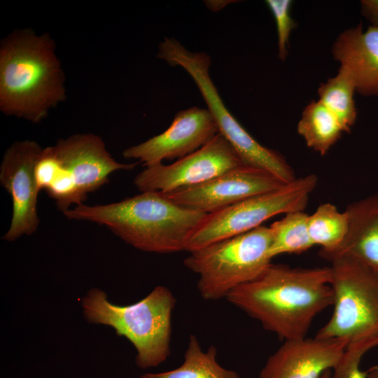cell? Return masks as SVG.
<instances>
[{
	"label": "cell",
	"mask_w": 378,
	"mask_h": 378,
	"mask_svg": "<svg viewBox=\"0 0 378 378\" xmlns=\"http://www.w3.org/2000/svg\"><path fill=\"white\" fill-rule=\"evenodd\" d=\"M330 282V267L296 268L271 263L225 298L280 339H302L314 318L333 304Z\"/></svg>",
	"instance_id": "1"
},
{
	"label": "cell",
	"mask_w": 378,
	"mask_h": 378,
	"mask_svg": "<svg viewBox=\"0 0 378 378\" xmlns=\"http://www.w3.org/2000/svg\"><path fill=\"white\" fill-rule=\"evenodd\" d=\"M64 74L48 33L16 30L0 47V108L7 115L41 122L66 99Z\"/></svg>",
	"instance_id": "2"
},
{
	"label": "cell",
	"mask_w": 378,
	"mask_h": 378,
	"mask_svg": "<svg viewBox=\"0 0 378 378\" xmlns=\"http://www.w3.org/2000/svg\"><path fill=\"white\" fill-rule=\"evenodd\" d=\"M63 214L71 220L104 225L134 248L157 253L186 251L190 235L207 214L177 204L160 191L108 204H83Z\"/></svg>",
	"instance_id": "3"
},
{
	"label": "cell",
	"mask_w": 378,
	"mask_h": 378,
	"mask_svg": "<svg viewBox=\"0 0 378 378\" xmlns=\"http://www.w3.org/2000/svg\"><path fill=\"white\" fill-rule=\"evenodd\" d=\"M137 164L117 162L100 136L77 134L42 149L35 178L39 191L45 190L64 213L71 204H83L90 192L109 182L111 174L132 170Z\"/></svg>",
	"instance_id": "4"
},
{
	"label": "cell",
	"mask_w": 378,
	"mask_h": 378,
	"mask_svg": "<svg viewBox=\"0 0 378 378\" xmlns=\"http://www.w3.org/2000/svg\"><path fill=\"white\" fill-rule=\"evenodd\" d=\"M176 300L166 286H157L143 299L129 305L111 302L104 290L92 288L80 299L83 316L90 324L112 328L136 350L141 369L160 365L171 354L172 316Z\"/></svg>",
	"instance_id": "5"
},
{
	"label": "cell",
	"mask_w": 378,
	"mask_h": 378,
	"mask_svg": "<svg viewBox=\"0 0 378 378\" xmlns=\"http://www.w3.org/2000/svg\"><path fill=\"white\" fill-rule=\"evenodd\" d=\"M270 227L251 231L192 251L184 265L198 276L197 287L206 300L225 298L237 287L260 275L272 263Z\"/></svg>",
	"instance_id": "6"
},
{
	"label": "cell",
	"mask_w": 378,
	"mask_h": 378,
	"mask_svg": "<svg viewBox=\"0 0 378 378\" xmlns=\"http://www.w3.org/2000/svg\"><path fill=\"white\" fill-rule=\"evenodd\" d=\"M329 261L333 312L315 337L378 346V272L348 254Z\"/></svg>",
	"instance_id": "7"
},
{
	"label": "cell",
	"mask_w": 378,
	"mask_h": 378,
	"mask_svg": "<svg viewBox=\"0 0 378 378\" xmlns=\"http://www.w3.org/2000/svg\"><path fill=\"white\" fill-rule=\"evenodd\" d=\"M317 181L314 174L296 178L276 190L207 214L190 235L186 251L251 231L274 216L304 211Z\"/></svg>",
	"instance_id": "8"
},
{
	"label": "cell",
	"mask_w": 378,
	"mask_h": 378,
	"mask_svg": "<svg viewBox=\"0 0 378 378\" xmlns=\"http://www.w3.org/2000/svg\"><path fill=\"white\" fill-rule=\"evenodd\" d=\"M210 65L209 58L198 57L186 64L185 71L199 89L219 133L244 165L268 172L284 183L294 181V172L286 159L277 151L258 142L229 111L210 77Z\"/></svg>",
	"instance_id": "9"
},
{
	"label": "cell",
	"mask_w": 378,
	"mask_h": 378,
	"mask_svg": "<svg viewBox=\"0 0 378 378\" xmlns=\"http://www.w3.org/2000/svg\"><path fill=\"white\" fill-rule=\"evenodd\" d=\"M241 165L230 144L218 133L197 150L171 164L146 167L135 176L134 183L141 192L168 193L201 184Z\"/></svg>",
	"instance_id": "10"
},
{
	"label": "cell",
	"mask_w": 378,
	"mask_h": 378,
	"mask_svg": "<svg viewBox=\"0 0 378 378\" xmlns=\"http://www.w3.org/2000/svg\"><path fill=\"white\" fill-rule=\"evenodd\" d=\"M42 149L36 141L24 140L13 143L4 154L0 183L10 194L13 205L10 225L3 237L7 241L31 235L38 227L37 202L40 191L35 166Z\"/></svg>",
	"instance_id": "11"
},
{
	"label": "cell",
	"mask_w": 378,
	"mask_h": 378,
	"mask_svg": "<svg viewBox=\"0 0 378 378\" xmlns=\"http://www.w3.org/2000/svg\"><path fill=\"white\" fill-rule=\"evenodd\" d=\"M285 184L268 172L241 165L201 184L164 194L177 204L211 214Z\"/></svg>",
	"instance_id": "12"
},
{
	"label": "cell",
	"mask_w": 378,
	"mask_h": 378,
	"mask_svg": "<svg viewBox=\"0 0 378 378\" xmlns=\"http://www.w3.org/2000/svg\"><path fill=\"white\" fill-rule=\"evenodd\" d=\"M218 133L209 110L193 106L178 111L161 134L125 149L122 156L150 167L164 160L182 158L204 146Z\"/></svg>",
	"instance_id": "13"
},
{
	"label": "cell",
	"mask_w": 378,
	"mask_h": 378,
	"mask_svg": "<svg viewBox=\"0 0 378 378\" xmlns=\"http://www.w3.org/2000/svg\"><path fill=\"white\" fill-rule=\"evenodd\" d=\"M347 345L342 339L316 337L284 341L267 358L259 378H320L337 365Z\"/></svg>",
	"instance_id": "14"
},
{
	"label": "cell",
	"mask_w": 378,
	"mask_h": 378,
	"mask_svg": "<svg viewBox=\"0 0 378 378\" xmlns=\"http://www.w3.org/2000/svg\"><path fill=\"white\" fill-rule=\"evenodd\" d=\"M333 58L352 76L356 92L378 96V28L361 24L342 31L332 47Z\"/></svg>",
	"instance_id": "15"
},
{
	"label": "cell",
	"mask_w": 378,
	"mask_h": 378,
	"mask_svg": "<svg viewBox=\"0 0 378 378\" xmlns=\"http://www.w3.org/2000/svg\"><path fill=\"white\" fill-rule=\"evenodd\" d=\"M348 233L340 246L320 256L330 260L348 254L378 272V194H373L347 206Z\"/></svg>",
	"instance_id": "16"
},
{
	"label": "cell",
	"mask_w": 378,
	"mask_h": 378,
	"mask_svg": "<svg viewBox=\"0 0 378 378\" xmlns=\"http://www.w3.org/2000/svg\"><path fill=\"white\" fill-rule=\"evenodd\" d=\"M297 131L306 145L321 155L345 132L340 120L318 100L312 101L304 107Z\"/></svg>",
	"instance_id": "17"
},
{
	"label": "cell",
	"mask_w": 378,
	"mask_h": 378,
	"mask_svg": "<svg viewBox=\"0 0 378 378\" xmlns=\"http://www.w3.org/2000/svg\"><path fill=\"white\" fill-rule=\"evenodd\" d=\"M217 349L210 346L206 351L195 335H190L183 363L163 372H146L141 378H239V374L222 367L217 360Z\"/></svg>",
	"instance_id": "18"
},
{
	"label": "cell",
	"mask_w": 378,
	"mask_h": 378,
	"mask_svg": "<svg viewBox=\"0 0 378 378\" xmlns=\"http://www.w3.org/2000/svg\"><path fill=\"white\" fill-rule=\"evenodd\" d=\"M356 92L352 76L340 66L337 74L321 84L318 88V101L336 115L345 132L351 131L356 120Z\"/></svg>",
	"instance_id": "19"
},
{
	"label": "cell",
	"mask_w": 378,
	"mask_h": 378,
	"mask_svg": "<svg viewBox=\"0 0 378 378\" xmlns=\"http://www.w3.org/2000/svg\"><path fill=\"white\" fill-rule=\"evenodd\" d=\"M349 227V216L340 212L331 203H324L308 216L307 227L314 244L321 246L319 254L337 249L345 239Z\"/></svg>",
	"instance_id": "20"
},
{
	"label": "cell",
	"mask_w": 378,
	"mask_h": 378,
	"mask_svg": "<svg viewBox=\"0 0 378 378\" xmlns=\"http://www.w3.org/2000/svg\"><path fill=\"white\" fill-rule=\"evenodd\" d=\"M308 216L304 211L290 212L271 224L272 258L284 253H301L314 246L308 232Z\"/></svg>",
	"instance_id": "21"
},
{
	"label": "cell",
	"mask_w": 378,
	"mask_h": 378,
	"mask_svg": "<svg viewBox=\"0 0 378 378\" xmlns=\"http://www.w3.org/2000/svg\"><path fill=\"white\" fill-rule=\"evenodd\" d=\"M276 22L279 58L284 60L288 55L289 37L297 24L290 14L292 1L267 0Z\"/></svg>",
	"instance_id": "22"
},
{
	"label": "cell",
	"mask_w": 378,
	"mask_h": 378,
	"mask_svg": "<svg viewBox=\"0 0 378 378\" xmlns=\"http://www.w3.org/2000/svg\"><path fill=\"white\" fill-rule=\"evenodd\" d=\"M377 345L363 342L348 345L342 358L332 368L330 378H366V371H361L360 363L363 355Z\"/></svg>",
	"instance_id": "23"
},
{
	"label": "cell",
	"mask_w": 378,
	"mask_h": 378,
	"mask_svg": "<svg viewBox=\"0 0 378 378\" xmlns=\"http://www.w3.org/2000/svg\"><path fill=\"white\" fill-rule=\"evenodd\" d=\"M360 4L361 13L370 26L378 28V0H362Z\"/></svg>",
	"instance_id": "24"
},
{
	"label": "cell",
	"mask_w": 378,
	"mask_h": 378,
	"mask_svg": "<svg viewBox=\"0 0 378 378\" xmlns=\"http://www.w3.org/2000/svg\"><path fill=\"white\" fill-rule=\"evenodd\" d=\"M366 378H378V365H374L366 371Z\"/></svg>",
	"instance_id": "25"
},
{
	"label": "cell",
	"mask_w": 378,
	"mask_h": 378,
	"mask_svg": "<svg viewBox=\"0 0 378 378\" xmlns=\"http://www.w3.org/2000/svg\"><path fill=\"white\" fill-rule=\"evenodd\" d=\"M332 370H326L320 378H330Z\"/></svg>",
	"instance_id": "26"
}]
</instances>
